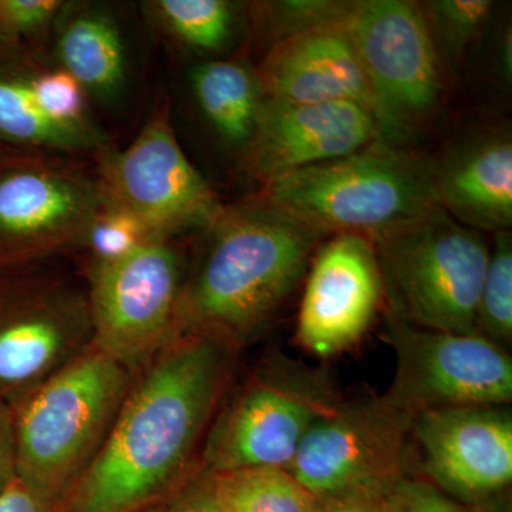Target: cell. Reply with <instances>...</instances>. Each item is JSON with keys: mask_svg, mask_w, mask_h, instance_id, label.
Returning <instances> with one entry per match:
<instances>
[{"mask_svg": "<svg viewBox=\"0 0 512 512\" xmlns=\"http://www.w3.org/2000/svg\"><path fill=\"white\" fill-rule=\"evenodd\" d=\"M235 348L181 335L134 375L99 456L53 512H146L200 473Z\"/></svg>", "mask_w": 512, "mask_h": 512, "instance_id": "1", "label": "cell"}, {"mask_svg": "<svg viewBox=\"0 0 512 512\" xmlns=\"http://www.w3.org/2000/svg\"><path fill=\"white\" fill-rule=\"evenodd\" d=\"M204 234L185 272L178 330L235 349L279 311L325 238L259 195L225 205Z\"/></svg>", "mask_w": 512, "mask_h": 512, "instance_id": "2", "label": "cell"}, {"mask_svg": "<svg viewBox=\"0 0 512 512\" xmlns=\"http://www.w3.org/2000/svg\"><path fill=\"white\" fill-rule=\"evenodd\" d=\"M133 379L93 345L9 410L15 477L53 511L99 456Z\"/></svg>", "mask_w": 512, "mask_h": 512, "instance_id": "3", "label": "cell"}, {"mask_svg": "<svg viewBox=\"0 0 512 512\" xmlns=\"http://www.w3.org/2000/svg\"><path fill=\"white\" fill-rule=\"evenodd\" d=\"M258 195L325 237L355 234L372 242L439 207L430 165L379 140L282 175Z\"/></svg>", "mask_w": 512, "mask_h": 512, "instance_id": "4", "label": "cell"}, {"mask_svg": "<svg viewBox=\"0 0 512 512\" xmlns=\"http://www.w3.org/2000/svg\"><path fill=\"white\" fill-rule=\"evenodd\" d=\"M387 316L453 333H477L490 248L440 207L373 242Z\"/></svg>", "mask_w": 512, "mask_h": 512, "instance_id": "5", "label": "cell"}, {"mask_svg": "<svg viewBox=\"0 0 512 512\" xmlns=\"http://www.w3.org/2000/svg\"><path fill=\"white\" fill-rule=\"evenodd\" d=\"M52 259L0 268V407L8 412L93 346L86 281Z\"/></svg>", "mask_w": 512, "mask_h": 512, "instance_id": "6", "label": "cell"}, {"mask_svg": "<svg viewBox=\"0 0 512 512\" xmlns=\"http://www.w3.org/2000/svg\"><path fill=\"white\" fill-rule=\"evenodd\" d=\"M185 276L170 238H150L111 261H90L86 285L93 345L133 375L173 340Z\"/></svg>", "mask_w": 512, "mask_h": 512, "instance_id": "7", "label": "cell"}, {"mask_svg": "<svg viewBox=\"0 0 512 512\" xmlns=\"http://www.w3.org/2000/svg\"><path fill=\"white\" fill-rule=\"evenodd\" d=\"M346 28L372 92L379 141L397 147L433 116L443 93L423 10L403 0L355 2Z\"/></svg>", "mask_w": 512, "mask_h": 512, "instance_id": "8", "label": "cell"}, {"mask_svg": "<svg viewBox=\"0 0 512 512\" xmlns=\"http://www.w3.org/2000/svg\"><path fill=\"white\" fill-rule=\"evenodd\" d=\"M103 207L89 161L0 154V268L83 248Z\"/></svg>", "mask_w": 512, "mask_h": 512, "instance_id": "9", "label": "cell"}, {"mask_svg": "<svg viewBox=\"0 0 512 512\" xmlns=\"http://www.w3.org/2000/svg\"><path fill=\"white\" fill-rule=\"evenodd\" d=\"M338 400L312 373L271 363L218 407L201 448L200 470L291 466L313 423Z\"/></svg>", "mask_w": 512, "mask_h": 512, "instance_id": "10", "label": "cell"}, {"mask_svg": "<svg viewBox=\"0 0 512 512\" xmlns=\"http://www.w3.org/2000/svg\"><path fill=\"white\" fill-rule=\"evenodd\" d=\"M104 202L136 217L151 237L174 239L210 228L224 211L218 195L185 156L161 101L124 150L94 157Z\"/></svg>", "mask_w": 512, "mask_h": 512, "instance_id": "11", "label": "cell"}, {"mask_svg": "<svg viewBox=\"0 0 512 512\" xmlns=\"http://www.w3.org/2000/svg\"><path fill=\"white\" fill-rule=\"evenodd\" d=\"M386 340L396 372L384 403L406 416L512 402V359L478 333L417 328L387 316Z\"/></svg>", "mask_w": 512, "mask_h": 512, "instance_id": "12", "label": "cell"}, {"mask_svg": "<svg viewBox=\"0 0 512 512\" xmlns=\"http://www.w3.org/2000/svg\"><path fill=\"white\" fill-rule=\"evenodd\" d=\"M412 417L382 397L339 403L301 441L289 473L313 497L349 491H389L409 476Z\"/></svg>", "mask_w": 512, "mask_h": 512, "instance_id": "13", "label": "cell"}, {"mask_svg": "<svg viewBox=\"0 0 512 512\" xmlns=\"http://www.w3.org/2000/svg\"><path fill=\"white\" fill-rule=\"evenodd\" d=\"M410 444L424 480L483 507L512 481V417L505 406L430 410L412 417Z\"/></svg>", "mask_w": 512, "mask_h": 512, "instance_id": "14", "label": "cell"}, {"mask_svg": "<svg viewBox=\"0 0 512 512\" xmlns=\"http://www.w3.org/2000/svg\"><path fill=\"white\" fill-rule=\"evenodd\" d=\"M383 299L375 245L333 235L319 249L303 293L296 339L316 356H332L365 335Z\"/></svg>", "mask_w": 512, "mask_h": 512, "instance_id": "15", "label": "cell"}, {"mask_svg": "<svg viewBox=\"0 0 512 512\" xmlns=\"http://www.w3.org/2000/svg\"><path fill=\"white\" fill-rule=\"evenodd\" d=\"M379 140L372 111L352 101L262 99L247 165L266 184L282 175L356 153Z\"/></svg>", "mask_w": 512, "mask_h": 512, "instance_id": "16", "label": "cell"}, {"mask_svg": "<svg viewBox=\"0 0 512 512\" xmlns=\"http://www.w3.org/2000/svg\"><path fill=\"white\" fill-rule=\"evenodd\" d=\"M256 77L265 100L352 101L373 114L372 92L346 22L274 43Z\"/></svg>", "mask_w": 512, "mask_h": 512, "instance_id": "17", "label": "cell"}, {"mask_svg": "<svg viewBox=\"0 0 512 512\" xmlns=\"http://www.w3.org/2000/svg\"><path fill=\"white\" fill-rule=\"evenodd\" d=\"M46 50L0 45V154H40L94 160L109 147L100 126L62 123L37 90Z\"/></svg>", "mask_w": 512, "mask_h": 512, "instance_id": "18", "label": "cell"}, {"mask_svg": "<svg viewBox=\"0 0 512 512\" xmlns=\"http://www.w3.org/2000/svg\"><path fill=\"white\" fill-rule=\"evenodd\" d=\"M441 210L474 231H508L512 225V143L488 136L430 165Z\"/></svg>", "mask_w": 512, "mask_h": 512, "instance_id": "19", "label": "cell"}, {"mask_svg": "<svg viewBox=\"0 0 512 512\" xmlns=\"http://www.w3.org/2000/svg\"><path fill=\"white\" fill-rule=\"evenodd\" d=\"M49 45L52 63L82 86L87 99L113 104L126 93L131 76L128 39L107 6L64 2Z\"/></svg>", "mask_w": 512, "mask_h": 512, "instance_id": "20", "label": "cell"}, {"mask_svg": "<svg viewBox=\"0 0 512 512\" xmlns=\"http://www.w3.org/2000/svg\"><path fill=\"white\" fill-rule=\"evenodd\" d=\"M191 90L208 126L232 146L248 147L261 110L258 77L237 60H208L191 72Z\"/></svg>", "mask_w": 512, "mask_h": 512, "instance_id": "21", "label": "cell"}, {"mask_svg": "<svg viewBox=\"0 0 512 512\" xmlns=\"http://www.w3.org/2000/svg\"><path fill=\"white\" fill-rule=\"evenodd\" d=\"M225 512H311L315 497L286 468L207 473Z\"/></svg>", "mask_w": 512, "mask_h": 512, "instance_id": "22", "label": "cell"}, {"mask_svg": "<svg viewBox=\"0 0 512 512\" xmlns=\"http://www.w3.org/2000/svg\"><path fill=\"white\" fill-rule=\"evenodd\" d=\"M144 9L161 32L195 52L224 50L237 29V8L225 0H154Z\"/></svg>", "mask_w": 512, "mask_h": 512, "instance_id": "23", "label": "cell"}, {"mask_svg": "<svg viewBox=\"0 0 512 512\" xmlns=\"http://www.w3.org/2000/svg\"><path fill=\"white\" fill-rule=\"evenodd\" d=\"M476 332L497 345L512 340V241L508 231L497 232L476 313Z\"/></svg>", "mask_w": 512, "mask_h": 512, "instance_id": "24", "label": "cell"}, {"mask_svg": "<svg viewBox=\"0 0 512 512\" xmlns=\"http://www.w3.org/2000/svg\"><path fill=\"white\" fill-rule=\"evenodd\" d=\"M353 3L329 0L256 3L252 18L262 32L274 37L276 43L306 30L346 22Z\"/></svg>", "mask_w": 512, "mask_h": 512, "instance_id": "25", "label": "cell"}, {"mask_svg": "<svg viewBox=\"0 0 512 512\" xmlns=\"http://www.w3.org/2000/svg\"><path fill=\"white\" fill-rule=\"evenodd\" d=\"M493 9L490 0H436L421 6L434 43L440 40L453 55H460L477 39Z\"/></svg>", "mask_w": 512, "mask_h": 512, "instance_id": "26", "label": "cell"}, {"mask_svg": "<svg viewBox=\"0 0 512 512\" xmlns=\"http://www.w3.org/2000/svg\"><path fill=\"white\" fill-rule=\"evenodd\" d=\"M64 2L0 0V45L46 50Z\"/></svg>", "mask_w": 512, "mask_h": 512, "instance_id": "27", "label": "cell"}, {"mask_svg": "<svg viewBox=\"0 0 512 512\" xmlns=\"http://www.w3.org/2000/svg\"><path fill=\"white\" fill-rule=\"evenodd\" d=\"M150 238L156 237H151L136 217L104 202L83 248L89 249L90 261H111L140 247Z\"/></svg>", "mask_w": 512, "mask_h": 512, "instance_id": "28", "label": "cell"}, {"mask_svg": "<svg viewBox=\"0 0 512 512\" xmlns=\"http://www.w3.org/2000/svg\"><path fill=\"white\" fill-rule=\"evenodd\" d=\"M387 512H484L461 503L424 478L406 476L386 493Z\"/></svg>", "mask_w": 512, "mask_h": 512, "instance_id": "29", "label": "cell"}, {"mask_svg": "<svg viewBox=\"0 0 512 512\" xmlns=\"http://www.w3.org/2000/svg\"><path fill=\"white\" fill-rule=\"evenodd\" d=\"M165 512H225L215 494L211 478L200 471L180 494L167 504Z\"/></svg>", "mask_w": 512, "mask_h": 512, "instance_id": "30", "label": "cell"}, {"mask_svg": "<svg viewBox=\"0 0 512 512\" xmlns=\"http://www.w3.org/2000/svg\"><path fill=\"white\" fill-rule=\"evenodd\" d=\"M386 493L349 491V493L315 497L311 512H387Z\"/></svg>", "mask_w": 512, "mask_h": 512, "instance_id": "31", "label": "cell"}, {"mask_svg": "<svg viewBox=\"0 0 512 512\" xmlns=\"http://www.w3.org/2000/svg\"><path fill=\"white\" fill-rule=\"evenodd\" d=\"M0 512H53L36 495L30 493L18 478L13 477L10 483L0 491Z\"/></svg>", "mask_w": 512, "mask_h": 512, "instance_id": "32", "label": "cell"}, {"mask_svg": "<svg viewBox=\"0 0 512 512\" xmlns=\"http://www.w3.org/2000/svg\"><path fill=\"white\" fill-rule=\"evenodd\" d=\"M15 477L12 423L8 410L0 407V491Z\"/></svg>", "mask_w": 512, "mask_h": 512, "instance_id": "33", "label": "cell"}, {"mask_svg": "<svg viewBox=\"0 0 512 512\" xmlns=\"http://www.w3.org/2000/svg\"><path fill=\"white\" fill-rule=\"evenodd\" d=\"M165 508H167V504L161 505V507L153 508V510H148L146 512H165Z\"/></svg>", "mask_w": 512, "mask_h": 512, "instance_id": "34", "label": "cell"}]
</instances>
